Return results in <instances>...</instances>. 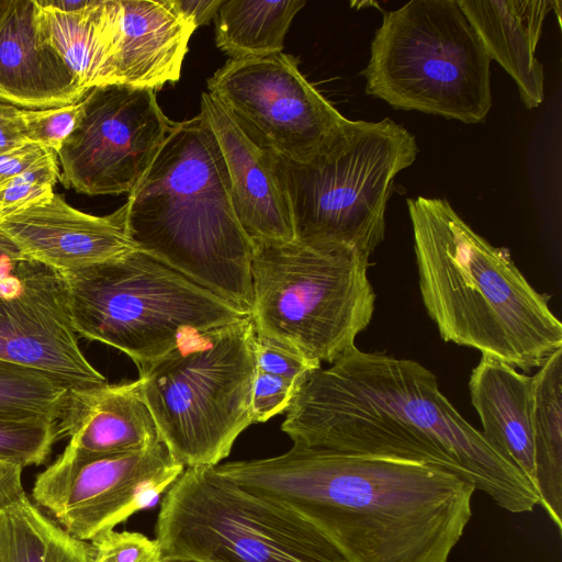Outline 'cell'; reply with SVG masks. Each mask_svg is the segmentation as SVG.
<instances>
[{"label":"cell","instance_id":"6da1fadb","mask_svg":"<svg viewBox=\"0 0 562 562\" xmlns=\"http://www.w3.org/2000/svg\"><path fill=\"white\" fill-rule=\"evenodd\" d=\"M294 445L422 462L448 471L513 514L530 513V482L441 393L423 364L353 347L296 391L281 425Z\"/></svg>","mask_w":562,"mask_h":562},{"label":"cell","instance_id":"7a4b0ae2","mask_svg":"<svg viewBox=\"0 0 562 562\" xmlns=\"http://www.w3.org/2000/svg\"><path fill=\"white\" fill-rule=\"evenodd\" d=\"M215 470L316 527L347 562H448L475 487L422 462L294 445Z\"/></svg>","mask_w":562,"mask_h":562},{"label":"cell","instance_id":"3957f363","mask_svg":"<svg viewBox=\"0 0 562 562\" xmlns=\"http://www.w3.org/2000/svg\"><path fill=\"white\" fill-rule=\"evenodd\" d=\"M424 306L441 338L529 372L562 348L549 297L505 248L476 234L443 199H407Z\"/></svg>","mask_w":562,"mask_h":562},{"label":"cell","instance_id":"277c9868","mask_svg":"<svg viewBox=\"0 0 562 562\" xmlns=\"http://www.w3.org/2000/svg\"><path fill=\"white\" fill-rule=\"evenodd\" d=\"M125 205L136 249L250 314L254 245L235 213L220 146L200 113L177 122Z\"/></svg>","mask_w":562,"mask_h":562},{"label":"cell","instance_id":"5b68a950","mask_svg":"<svg viewBox=\"0 0 562 562\" xmlns=\"http://www.w3.org/2000/svg\"><path fill=\"white\" fill-rule=\"evenodd\" d=\"M417 154L415 136L389 117L347 119L305 161L276 154L294 239L317 248H348L369 258L385 235L394 179Z\"/></svg>","mask_w":562,"mask_h":562},{"label":"cell","instance_id":"8992f818","mask_svg":"<svg viewBox=\"0 0 562 562\" xmlns=\"http://www.w3.org/2000/svg\"><path fill=\"white\" fill-rule=\"evenodd\" d=\"M256 346L248 316L189 331L177 348L138 370L160 440L184 468L220 464L252 425Z\"/></svg>","mask_w":562,"mask_h":562},{"label":"cell","instance_id":"52a82bcc","mask_svg":"<svg viewBox=\"0 0 562 562\" xmlns=\"http://www.w3.org/2000/svg\"><path fill=\"white\" fill-rule=\"evenodd\" d=\"M252 245L249 316L258 337L316 364L356 347L374 311L368 257L295 239Z\"/></svg>","mask_w":562,"mask_h":562},{"label":"cell","instance_id":"ba28073f","mask_svg":"<svg viewBox=\"0 0 562 562\" xmlns=\"http://www.w3.org/2000/svg\"><path fill=\"white\" fill-rule=\"evenodd\" d=\"M61 276L76 334L124 352L138 370L189 331L249 316L138 249Z\"/></svg>","mask_w":562,"mask_h":562},{"label":"cell","instance_id":"9c48e42d","mask_svg":"<svg viewBox=\"0 0 562 562\" xmlns=\"http://www.w3.org/2000/svg\"><path fill=\"white\" fill-rule=\"evenodd\" d=\"M491 61L456 0H413L383 12L361 74L394 109L474 124L492 108Z\"/></svg>","mask_w":562,"mask_h":562},{"label":"cell","instance_id":"30bf717a","mask_svg":"<svg viewBox=\"0 0 562 562\" xmlns=\"http://www.w3.org/2000/svg\"><path fill=\"white\" fill-rule=\"evenodd\" d=\"M162 557L200 562H347L297 513L248 493L214 467L186 468L155 525Z\"/></svg>","mask_w":562,"mask_h":562},{"label":"cell","instance_id":"8fae6325","mask_svg":"<svg viewBox=\"0 0 562 562\" xmlns=\"http://www.w3.org/2000/svg\"><path fill=\"white\" fill-rule=\"evenodd\" d=\"M184 469L162 441L115 454H88L67 443L36 476L32 501L70 536L90 542L154 506Z\"/></svg>","mask_w":562,"mask_h":562},{"label":"cell","instance_id":"7c38bea8","mask_svg":"<svg viewBox=\"0 0 562 562\" xmlns=\"http://www.w3.org/2000/svg\"><path fill=\"white\" fill-rule=\"evenodd\" d=\"M80 103L76 126L57 153L59 181L91 196L130 194L177 122L164 114L149 88L98 86Z\"/></svg>","mask_w":562,"mask_h":562},{"label":"cell","instance_id":"4fadbf2b","mask_svg":"<svg viewBox=\"0 0 562 562\" xmlns=\"http://www.w3.org/2000/svg\"><path fill=\"white\" fill-rule=\"evenodd\" d=\"M206 85L263 144L291 160H307L347 120L283 52L229 58Z\"/></svg>","mask_w":562,"mask_h":562},{"label":"cell","instance_id":"5bb4252c","mask_svg":"<svg viewBox=\"0 0 562 562\" xmlns=\"http://www.w3.org/2000/svg\"><path fill=\"white\" fill-rule=\"evenodd\" d=\"M0 361L47 373L71 389L108 383L79 347L63 276L30 259L0 279Z\"/></svg>","mask_w":562,"mask_h":562},{"label":"cell","instance_id":"9a60e30c","mask_svg":"<svg viewBox=\"0 0 562 562\" xmlns=\"http://www.w3.org/2000/svg\"><path fill=\"white\" fill-rule=\"evenodd\" d=\"M0 233L24 258L60 274L121 257L136 247L126 229L125 203L95 216L70 206L59 194L0 218Z\"/></svg>","mask_w":562,"mask_h":562},{"label":"cell","instance_id":"2e32d148","mask_svg":"<svg viewBox=\"0 0 562 562\" xmlns=\"http://www.w3.org/2000/svg\"><path fill=\"white\" fill-rule=\"evenodd\" d=\"M200 115L220 146L235 213L251 243L294 240L276 153L210 92L202 93Z\"/></svg>","mask_w":562,"mask_h":562},{"label":"cell","instance_id":"e0dca14e","mask_svg":"<svg viewBox=\"0 0 562 562\" xmlns=\"http://www.w3.org/2000/svg\"><path fill=\"white\" fill-rule=\"evenodd\" d=\"M87 92L58 54L42 43L35 0H0V100L44 110L76 104Z\"/></svg>","mask_w":562,"mask_h":562},{"label":"cell","instance_id":"ac0fdd59","mask_svg":"<svg viewBox=\"0 0 562 562\" xmlns=\"http://www.w3.org/2000/svg\"><path fill=\"white\" fill-rule=\"evenodd\" d=\"M57 424L60 438L88 454L139 451L161 441L137 380L70 389Z\"/></svg>","mask_w":562,"mask_h":562},{"label":"cell","instance_id":"d6986e66","mask_svg":"<svg viewBox=\"0 0 562 562\" xmlns=\"http://www.w3.org/2000/svg\"><path fill=\"white\" fill-rule=\"evenodd\" d=\"M114 81L158 90L180 79L194 26L170 0H119Z\"/></svg>","mask_w":562,"mask_h":562},{"label":"cell","instance_id":"ffe728a7","mask_svg":"<svg viewBox=\"0 0 562 562\" xmlns=\"http://www.w3.org/2000/svg\"><path fill=\"white\" fill-rule=\"evenodd\" d=\"M456 1L491 60L515 81L524 104L539 106L544 98V74L536 49L554 0Z\"/></svg>","mask_w":562,"mask_h":562},{"label":"cell","instance_id":"44dd1931","mask_svg":"<svg viewBox=\"0 0 562 562\" xmlns=\"http://www.w3.org/2000/svg\"><path fill=\"white\" fill-rule=\"evenodd\" d=\"M469 391L484 438L536 490L531 376L497 358L482 355L471 372Z\"/></svg>","mask_w":562,"mask_h":562},{"label":"cell","instance_id":"7402d4cb","mask_svg":"<svg viewBox=\"0 0 562 562\" xmlns=\"http://www.w3.org/2000/svg\"><path fill=\"white\" fill-rule=\"evenodd\" d=\"M36 4V25L44 45L53 48L87 91L113 83L119 0H92L81 11L65 13Z\"/></svg>","mask_w":562,"mask_h":562},{"label":"cell","instance_id":"603a6c76","mask_svg":"<svg viewBox=\"0 0 562 562\" xmlns=\"http://www.w3.org/2000/svg\"><path fill=\"white\" fill-rule=\"evenodd\" d=\"M531 424L539 505L562 532V348L531 376Z\"/></svg>","mask_w":562,"mask_h":562},{"label":"cell","instance_id":"cb8c5ba5","mask_svg":"<svg viewBox=\"0 0 562 562\" xmlns=\"http://www.w3.org/2000/svg\"><path fill=\"white\" fill-rule=\"evenodd\" d=\"M90 542L74 538L23 493L0 509V562H92Z\"/></svg>","mask_w":562,"mask_h":562},{"label":"cell","instance_id":"d4e9b609","mask_svg":"<svg viewBox=\"0 0 562 562\" xmlns=\"http://www.w3.org/2000/svg\"><path fill=\"white\" fill-rule=\"evenodd\" d=\"M304 0H223L215 20V43L231 59L281 53L290 24Z\"/></svg>","mask_w":562,"mask_h":562},{"label":"cell","instance_id":"484cf974","mask_svg":"<svg viewBox=\"0 0 562 562\" xmlns=\"http://www.w3.org/2000/svg\"><path fill=\"white\" fill-rule=\"evenodd\" d=\"M70 389L47 373L0 361V417L58 420Z\"/></svg>","mask_w":562,"mask_h":562},{"label":"cell","instance_id":"4316f807","mask_svg":"<svg viewBox=\"0 0 562 562\" xmlns=\"http://www.w3.org/2000/svg\"><path fill=\"white\" fill-rule=\"evenodd\" d=\"M60 439L57 419L1 418L0 461L22 469L45 463Z\"/></svg>","mask_w":562,"mask_h":562},{"label":"cell","instance_id":"83f0119b","mask_svg":"<svg viewBox=\"0 0 562 562\" xmlns=\"http://www.w3.org/2000/svg\"><path fill=\"white\" fill-rule=\"evenodd\" d=\"M59 178L57 154L52 151L34 167L0 189V218L52 198Z\"/></svg>","mask_w":562,"mask_h":562},{"label":"cell","instance_id":"f1b7e54d","mask_svg":"<svg viewBox=\"0 0 562 562\" xmlns=\"http://www.w3.org/2000/svg\"><path fill=\"white\" fill-rule=\"evenodd\" d=\"M92 562H159L162 558L156 539L135 531L109 530L90 541Z\"/></svg>","mask_w":562,"mask_h":562},{"label":"cell","instance_id":"f546056e","mask_svg":"<svg viewBox=\"0 0 562 562\" xmlns=\"http://www.w3.org/2000/svg\"><path fill=\"white\" fill-rule=\"evenodd\" d=\"M80 110V102L60 108L23 110L27 140L57 154L74 131Z\"/></svg>","mask_w":562,"mask_h":562},{"label":"cell","instance_id":"4dcf8cb0","mask_svg":"<svg viewBox=\"0 0 562 562\" xmlns=\"http://www.w3.org/2000/svg\"><path fill=\"white\" fill-rule=\"evenodd\" d=\"M299 387L293 382L257 370L250 406L252 424L265 423L285 412Z\"/></svg>","mask_w":562,"mask_h":562},{"label":"cell","instance_id":"1f68e13d","mask_svg":"<svg viewBox=\"0 0 562 562\" xmlns=\"http://www.w3.org/2000/svg\"><path fill=\"white\" fill-rule=\"evenodd\" d=\"M257 370L302 385L306 378L321 368L257 336Z\"/></svg>","mask_w":562,"mask_h":562},{"label":"cell","instance_id":"d6a6232c","mask_svg":"<svg viewBox=\"0 0 562 562\" xmlns=\"http://www.w3.org/2000/svg\"><path fill=\"white\" fill-rule=\"evenodd\" d=\"M52 151L40 144L25 142L0 153V189L27 171Z\"/></svg>","mask_w":562,"mask_h":562},{"label":"cell","instance_id":"836d02e7","mask_svg":"<svg viewBox=\"0 0 562 562\" xmlns=\"http://www.w3.org/2000/svg\"><path fill=\"white\" fill-rule=\"evenodd\" d=\"M25 142L23 110L0 100V153Z\"/></svg>","mask_w":562,"mask_h":562},{"label":"cell","instance_id":"e575fe53","mask_svg":"<svg viewBox=\"0 0 562 562\" xmlns=\"http://www.w3.org/2000/svg\"><path fill=\"white\" fill-rule=\"evenodd\" d=\"M176 11L196 30L214 19L223 0H170Z\"/></svg>","mask_w":562,"mask_h":562},{"label":"cell","instance_id":"d590c367","mask_svg":"<svg viewBox=\"0 0 562 562\" xmlns=\"http://www.w3.org/2000/svg\"><path fill=\"white\" fill-rule=\"evenodd\" d=\"M23 493L22 468L0 461V509Z\"/></svg>","mask_w":562,"mask_h":562},{"label":"cell","instance_id":"8d00e7d4","mask_svg":"<svg viewBox=\"0 0 562 562\" xmlns=\"http://www.w3.org/2000/svg\"><path fill=\"white\" fill-rule=\"evenodd\" d=\"M38 4L65 13H72L89 7L92 0H36Z\"/></svg>","mask_w":562,"mask_h":562},{"label":"cell","instance_id":"74e56055","mask_svg":"<svg viewBox=\"0 0 562 562\" xmlns=\"http://www.w3.org/2000/svg\"><path fill=\"white\" fill-rule=\"evenodd\" d=\"M26 259L19 248L2 233H0V261H19Z\"/></svg>","mask_w":562,"mask_h":562},{"label":"cell","instance_id":"f35d334b","mask_svg":"<svg viewBox=\"0 0 562 562\" xmlns=\"http://www.w3.org/2000/svg\"><path fill=\"white\" fill-rule=\"evenodd\" d=\"M159 562H200L189 558L181 557H162Z\"/></svg>","mask_w":562,"mask_h":562}]
</instances>
